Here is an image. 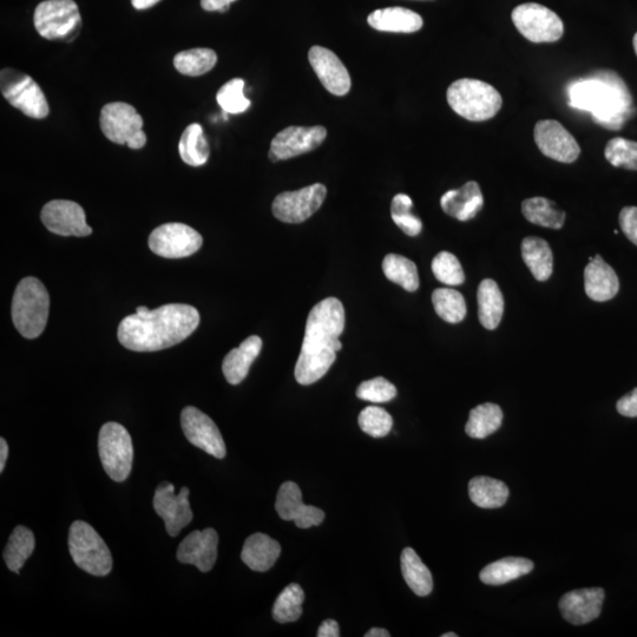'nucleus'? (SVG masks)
Wrapping results in <instances>:
<instances>
[{
  "instance_id": "nucleus-33",
  "label": "nucleus",
  "mask_w": 637,
  "mask_h": 637,
  "mask_svg": "<svg viewBox=\"0 0 637 637\" xmlns=\"http://www.w3.org/2000/svg\"><path fill=\"white\" fill-rule=\"evenodd\" d=\"M503 411L496 404L478 405L471 410L468 423L465 426L466 435L475 439H484L501 428Z\"/></svg>"
},
{
  "instance_id": "nucleus-43",
  "label": "nucleus",
  "mask_w": 637,
  "mask_h": 637,
  "mask_svg": "<svg viewBox=\"0 0 637 637\" xmlns=\"http://www.w3.org/2000/svg\"><path fill=\"white\" fill-rule=\"evenodd\" d=\"M359 426L366 435L382 438L392 430L393 419L390 413L378 406L366 407L359 415Z\"/></svg>"
},
{
  "instance_id": "nucleus-53",
  "label": "nucleus",
  "mask_w": 637,
  "mask_h": 637,
  "mask_svg": "<svg viewBox=\"0 0 637 637\" xmlns=\"http://www.w3.org/2000/svg\"><path fill=\"white\" fill-rule=\"evenodd\" d=\"M391 634L383 628H373L365 634V637H390Z\"/></svg>"
},
{
  "instance_id": "nucleus-27",
  "label": "nucleus",
  "mask_w": 637,
  "mask_h": 637,
  "mask_svg": "<svg viewBox=\"0 0 637 637\" xmlns=\"http://www.w3.org/2000/svg\"><path fill=\"white\" fill-rule=\"evenodd\" d=\"M281 554V545L268 535L256 533L249 536L242 549L241 560L248 568L259 573L271 569Z\"/></svg>"
},
{
  "instance_id": "nucleus-49",
  "label": "nucleus",
  "mask_w": 637,
  "mask_h": 637,
  "mask_svg": "<svg viewBox=\"0 0 637 637\" xmlns=\"http://www.w3.org/2000/svg\"><path fill=\"white\" fill-rule=\"evenodd\" d=\"M236 0H201V6L203 10L208 12L219 11L221 13L227 12L229 6Z\"/></svg>"
},
{
  "instance_id": "nucleus-11",
  "label": "nucleus",
  "mask_w": 637,
  "mask_h": 637,
  "mask_svg": "<svg viewBox=\"0 0 637 637\" xmlns=\"http://www.w3.org/2000/svg\"><path fill=\"white\" fill-rule=\"evenodd\" d=\"M511 18L516 29L530 42L553 43L563 36L562 19L541 4L527 3L517 6L512 11Z\"/></svg>"
},
{
  "instance_id": "nucleus-36",
  "label": "nucleus",
  "mask_w": 637,
  "mask_h": 637,
  "mask_svg": "<svg viewBox=\"0 0 637 637\" xmlns=\"http://www.w3.org/2000/svg\"><path fill=\"white\" fill-rule=\"evenodd\" d=\"M179 151L182 161L187 163L188 166L201 167L207 163L210 148L200 124H190L183 131L179 143Z\"/></svg>"
},
{
  "instance_id": "nucleus-10",
  "label": "nucleus",
  "mask_w": 637,
  "mask_h": 637,
  "mask_svg": "<svg viewBox=\"0 0 637 637\" xmlns=\"http://www.w3.org/2000/svg\"><path fill=\"white\" fill-rule=\"evenodd\" d=\"M0 90L5 100L25 116L43 120L50 113L49 103L34 78L15 69L0 72Z\"/></svg>"
},
{
  "instance_id": "nucleus-22",
  "label": "nucleus",
  "mask_w": 637,
  "mask_h": 637,
  "mask_svg": "<svg viewBox=\"0 0 637 637\" xmlns=\"http://www.w3.org/2000/svg\"><path fill=\"white\" fill-rule=\"evenodd\" d=\"M604 601L602 588L573 590L560 600L563 619L574 626L587 625L600 616Z\"/></svg>"
},
{
  "instance_id": "nucleus-17",
  "label": "nucleus",
  "mask_w": 637,
  "mask_h": 637,
  "mask_svg": "<svg viewBox=\"0 0 637 637\" xmlns=\"http://www.w3.org/2000/svg\"><path fill=\"white\" fill-rule=\"evenodd\" d=\"M41 219L43 225L57 235L83 238L93 233V229L85 220L84 209L74 201L48 202L42 209Z\"/></svg>"
},
{
  "instance_id": "nucleus-5",
  "label": "nucleus",
  "mask_w": 637,
  "mask_h": 637,
  "mask_svg": "<svg viewBox=\"0 0 637 637\" xmlns=\"http://www.w3.org/2000/svg\"><path fill=\"white\" fill-rule=\"evenodd\" d=\"M448 103L453 111L471 122L488 121L502 108V96L492 85L471 78L453 82L449 89Z\"/></svg>"
},
{
  "instance_id": "nucleus-35",
  "label": "nucleus",
  "mask_w": 637,
  "mask_h": 637,
  "mask_svg": "<svg viewBox=\"0 0 637 637\" xmlns=\"http://www.w3.org/2000/svg\"><path fill=\"white\" fill-rule=\"evenodd\" d=\"M524 218L534 225L561 229L566 221V213L557 209L555 203L545 197H533L522 203Z\"/></svg>"
},
{
  "instance_id": "nucleus-44",
  "label": "nucleus",
  "mask_w": 637,
  "mask_h": 637,
  "mask_svg": "<svg viewBox=\"0 0 637 637\" xmlns=\"http://www.w3.org/2000/svg\"><path fill=\"white\" fill-rule=\"evenodd\" d=\"M432 272L438 281L448 286L463 285L465 275L461 262L449 252H441L432 261Z\"/></svg>"
},
{
  "instance_id": "nucleus-19",
  "label": "nucleus",
  "mask_w": 637,
  "mask_h": 637,
  "mask_svg": "<svg viewBox=\"0 0 637 637\" xmlns=\"http://www.w3.org/2000/svg\"><path fill=\"white\" fill-rule=\"evenodd\" d=\"M275 510L284 521H292L300 529L318 527L325 520V512L302 502L298 484L286 482L281 485Z\"/></svg>"
},
{
  "instance_id": "nucleus-32",
  "label": "nucleus",
  "mask_w": 637,
  "mask_h": 637,
  "mask_svg": "<svg viewBox=\"0 0 637 637\" xmlns=\"http://www.w3.org/2000/svg\"><path fill=\"white\" fill-rule=\"evenodd\" d=\"M402 573L407 586L418 596H428L433 590L431 571L412 548H405L400 557Z\"/></svg>"
},
{
  "instance_id": "nucleus-9",
  "label": "nucleus",
  "mask_w": 637,
  "mask_h": 637,
  "mask_svg": "<svg viewBox=\"0 0 637 637\" xmlns=\"http://www.w3.org/2000/svg\"><path fill=\"white\" fill-rule=\"evenodd\" d=\"M100 124L102 133L111 142L134 150L142 149L147 144L143 118L133 105L123 102L104 105Z\"/></svg>"
},
{
  "instance_id": "nucleus-50",
  "label": "nucleus",
  "mask_w": 637,
  "mask_h": 637,
  "mask_svg": "<svg viewBox=\"0 0 637 637\" xmlns=\"http://www.w3.org/2000/svg\"><path fill=\"white\" fill-rule=\"evenodd\" d=\"M319 637H339V625L337 621L326 620L318 630Z\"/></svg>"
},
{
  "instance_id": "nucleus-30",
  "label": "nucleus",
  "mask_w": 637,
  "mask_h": 637,
  "mask_svg": "<svg viewBox=\"0 0 637 637\" xmlns=\"http://www.w3.org/2000/svg\"><path fill=\"white\" fill-rule=\"evenodd\" d=\"M524 264L538 281H547L554 271V256L547 241L529 236L522 242Z\"/></svg>"
},
{
  "instance_id": "nucleus-46",
  "label": "nucleus",
  "mask_w": 637,
  "mask_h": 637,
  "mask_svg": "<svg viewBox=\"0 0 637 637\" xmlns=\"http://www.w3.org/2000/svg\"><path fill=\"white\" fill-rule=\"evenodd\" d=\"M397 389L389 380L377 377L361 383L357 390V397L374 404L389 403L396 398Z\"/></svg>"
},
{
  "instance_id": "nucleus-42",
  "label": "nucleus",
  "mask_w": 637,
  "mask_h": 637,
  "mask_svg": "<svg viewBox=\"0 0 637 637\" xmlns=\"http://www.w3.org/2000/svg\"><path fill=\"white\" fill-rule=\"evenodd\" d=\"M413 201L406 194H398L393 197L391 205L392 220L402 231L409 236H417L422 232L423 222L412 214Z\"/></svg>"
},
{
  "instance_id": "nucleus-26",
  "label": "nucleus",
  "mask_w": 637,
  "mask_h": 637,
  "mask_svg": "<svg viewBox=\"0 0 637 637\" xmlns=\"http://www.w3.org/2000/svg\"><path fill=\"white\" fill-rule=\"evenodd\" d=\"M371 28L393 34H413L423 28V18L404 8H386L374 11L367 18Z\"/></svg>"
},
{
  "instance_id": "nucleus-3",
  "label": "nucleus",
  "mask_w": 637,
  "mask_h": 637,
  "mask_svg": "<svg viewBox=\"0 0 637 637\" xmlns=\"http://www.w3.org/2000/svg\"><path fill=\"white\" fill-rule=\"evenodd\" d=\"M567 94L570 107L588 111L597 124L609 130H620L634 115L633 97L614 71H599L571 82Z\"/></svg>"
},
{
  "instance_id": "nucleus-52",
  "label": "nucleus",
  "mask_w": 637,
  "mask_h": 637,
  "mask_svg": "<svg viewBox=\"0 0 637 637\" xmlns=\"http://www.w3.org/2000/svg\"><path fill=\"white\" fill-rule=\"evenodd\" d=\"M160 2L161 0H131V4H133L136 10H147L153 8V6Z\"/></svg>"
},
{
  "instance_id": "nucleus-13",
  "label": "nucleus",
  "mask_w": 637,
  "mask_h": 637,
  "mask_svg": "<svg viewBox=\"0 0 637 637\" xmlns=\"http://www.w3.org/2000/svg\"><path fill=\"white\" fill-rule=\"evenodd\" d=\"M327 189L321 183L275 197L272 210L275 218L285 223H301L317 213L326 199Z\"/></svg>"
},
{
  "instance_id": "nucleus-40",
  "label": "nucleus",
  "mask_w": 637,
  "mask_h": 637,
  "mask_svg": "<svg viewBox=\"0 0 637 637\" xmlns=\"http://www.w3.org/2000/svg\"><path fill=\"white\" fill-rule=\"evenodd\" d=\"M305 601L304 590L297 583H292L281 591L273 607V619L279 623L298 621L302 615V603Z\"/></svg>"
},
{
  "instance_id": "nucleus-38",
  "label": "nucleus",
  "mask_w": 637,
  "mask_h": 637,
  "mask_svg": "<svg viewBox=\"0 0 637 637\" xmlns=\"http://www.w3.org/2000/svg\"><path fill=\"white\" fill-rule=\"evenodd\" d=\"M216 62L218 55L214 50L200 48L179 52L174 58V67L182 75L197 77L207 74Z\"/></svg>"
},
{
  "instance_id": "nucleus-8",
  "label": "nucleus",
  "mask_w": 637,
  "mask_h": 637,
  "mask_svg": "<svg viewBox=\"0 0 637 637\" xmlns=\"http://www.w3.org/2000/svg\"><path fill=\"white\" fill-rule=\"evenodd\" d=\"M98 451L105 474L115 482L126 481L134 461L133 441L127 429L114 422L104 424L98 435Z\"/></svg>"
},
{
  "instance_id": "nucleus-14",
  "label": "nucleus",
  "mask_w": 637,
  "mask_h": 637,
  "mask_svg": "<svg viewBox=\"0 0 637 637\" xmlns=\"http://www.w3.org/2000/svg\"><path fill=\"white\" fill-rule=\"evenodd\" d=\"M181 425L190 444L215 458L223 459L226 457V444L221 432L206 413L194 406H188L182 411Z\"/></svg>"
},
{
  "instance_id": "nucleus-2",
  "label": "nucleus",
  "mask_w": 637,
  "mask_h": 637,
  "mask_svg": "<svg viewBox=\"0 0 637 637\" xmlns=\"http://www.w3.org/2000/svg\"><path fill=\"white\" fill-rule=\"evenodd\" d=\"M344 330L345 310L340 300L327 298L312 308L294 371L300 385L317 383L330 371L343 347L339 338Z\"/></svg>"
},
{
  "instance_id": "nucleus-4",
  "label": "nucleus",
  "mask_w": 637,
  "mask_h": 637,
  "mask_svg": "<svg viewBox=\"0 0 637 637\" xmlns=\"http://www.w3.org/2000/svg\"><path fill=\"white\" fill-rule=\"evenodd\" d=\"M50 297L47 288L36 278L19 282L12 300V321L26 339H36L45 330L49 318Z\"/></svg>"
},
{
  "instance_id": "nucleus-37",
  "label": "nucleus",
  "mask_w": 637,
  "mask_h": 637,
  "mask_svg": "<svg viewBox=\"0 0 637 637\" xmlns=\"http://www.w3.org/2000/svg\"><path fill=\"white\" fill-rule=\"evenodd\" d=\"M385 277L407 292H416L419 288V275L415 262L398 254H389L383 261Z\"/></svg>"
},
{
  "instance_id": "nucleus-16",
  "label": "nucleus",
  "mask_w": 637,
  "mask_h": 637,
  "mask_svg": "<svg viewBox=\"0 0 637 637\" xmlns=\"http://www.w3.org/2000/svg\"><path fill=\"white\" fill-rule=\"evenodd\" d=\"M188 497V488H182L180 494L175 495L174 485L169 482L161 483L155 491L154 509L162 517L167 533L172 537L179 535L193 521Z\"/></svg>"
},
{
  "instance_id": "nucleus-28",
  "label": "nucleus",
  "mask_w": 637,
  "mask_h": 637,
  "mask_svg": "<svg viewBox=\"0 0 637 637\" xmlns=\"http://www.w3.org/2000/svg\"><path fill=\"white\" fill-rule=\"evenodd\" d=\"M533 569L534 562L528 558L505 557L488 564L479 574V579L488 586H503L530 574Z\"/></svg>"
},
{
  "instance_id": "nucleus-48",
  "label": "nucleus",
  "mask_w": 637,
  "mask_h": 637,
  "mask_svg": "<svg viewBox=\"0 0 637 637\" xmlns=\"http://www.w3.org/2000/svg\"><path fill=\"white\" fill-rule=\"evenodd\" d=\"M616 409L621 416L630 418L637 417V387L617 402Z\"/></svg>"
},
{
  "instance_id": "nucleus-15",
  "label": "nucleus",
  "mask_w": 637,
  "mask_h": 637,
  "mask_svg": "<svg viewBox=\"0 0 637 637\" xmlns=\"http://www.w3.org/2000/svg\"><path fill=\"white\" fill-rule=\"evenodd\" d=\"M324 127H288L274 137L269 150V160L279 162L310 153L326 140Z\"/></svg>"
},
{
  "instance_id": "nucleus-47",
  "label": "nucleus",
  "mask_w": 637,
  "mask_h": 637,
  "mask_svg": "<svg viewBox=\"0 0 637 637\" xmlns=\"http://www.w3.org/2000/svg\"><path fill=\"white\" fill-rule=\"evenodd\" d=\"M620 226L627 238L637 246V207H626L621 210Z\"/></svg>"
},
{
  "instance_id": "nucleus-20",
  "label": "nucleus",
  "mask_w": 637,
  "mask_h": 637,
  "mask_svg": "<svg viewBox=\"0 0 637 637\" xmlns=\"http://www.w3.org/2000/svg\"><path fill=\"white\" fill-rule=\"evenodd\" d=\"M311 67L325 89L336 96H345L351 90V77L343 62L331 50L313 47L308 52Z\"/></svg>"
},
{
  "instance_id": "nucleus-12",
  "label": "nucleus",
  "mask_w": 637,
  "mask_h": 637,
  "mask_svg": "<svg viewBox=\"0 0 637 637\" xmlns=\"http://www.w3.org/2000/svg\"><path fill=\"white\" fill-rule=\"evenodd\" d=\"M203 244L202 236L185 223H166L149 236L151 252L166 259H181L193 255Z\"/></svg>"
},
{
  "instance_id": "nucleus-34",
  "label": "nucleus",
  "mask_w": 637,
  "mask_h": 637,
  "mask_svg": "<svg viewBox=\"0 0 637 637\" xmlns=\"http://www.w3.org/2000/svg\"><path fill=\"white\" fill-rule=\"evenodd\" d=\"M36 547L35 536L32 531L26 527L19 525L9 538L8 544L4 551V561L6 566L13 571V573L19 574V571L24 567L28 558L34 553Z\"/></svg>"
},
{
  "instance_id": "nucleus-55",
  "label": "nucleus",
  "mask_w": 637,
  "mask_h": 637,
  "mask_svg": "<svg viewBox=\"0 0 637 637\" xmlns=\"http://www.w3.org/2000/svg\"><path fill=\"white\" fill-rule=\"evenodd\" d=\"M442 637H457V634L455 633H448V634H443Z\"/></svg>"
},
{
  "instance_id": "nucleus-1",
  "label": "nucleus",
  "mask_w": 637,
  "mask_h": 637,
  "mask_svg": "<svg viewBox=\"0 0 637 637\" xmlns=\"http://www.w3.org/2000/svg\"><path fill=\"white\" fill-rule=\"evenodd\" d=\"M199 324L200 314L193 306L169 304L154 311L140 306L121 321L117 336L130 351L156 352L182 343Z\"/></svg>"
},
{
  "instance_id": "nucleus-29",
  "label": "nucleus",
  "mask_w": 637,
  "mask_h": 637,
  "mask_svg": "<svg viewBox=\"0 0 637 637\" xmlns=\"http://www.w3.org/2000/svg\"><path fill=\"white\" fill-rule=\"evenodd\" d=\"M477 300L479 321L487 330H496L504 313V298L496 281L483 280L478 287Z\"/></svg>"
},
{
  "instance_id": "nucleus-6",
  "label": "nucleus",
  "mask_w": 637,
  "mask_h": 637,
  "mask_svg": "<svg viewBox=\"0 0 637 637\" xmlns=\"http://www.w3.org/2000/svg\"><path fill=\"white\" fill-rule=\"evenodd\" d=\"M69 551L76 566L93 576H107L113 569L108 545L90 524L76 521L69 531Z\"/></svg>"
},
{
  "instance_id": "nucleus-23",
  "label": "nucleus",
  "mask_w": 637,
  "mask_h": 637,
  "mask_svg": "<svg viewBox=\"0 0 637 637\" xmlns=\"http://www.w3.org/2000/svg\"><path fill=\"white\" fill-rule=\"evenodd\" d=\"M483 205L482 190L475 181L465 183L462 188L449 190L441 199L444 212L462 222L474 219L481 212Z\"/></svg>"
},
{
  "instance_id": "nucleus-24",
  "label": "nucleus",
  "mask_w": 637,
  "mask_h": 637,
  "mask_svg": "<svg viewBox=\"0 0 637 637\" xmlns=\"http://www.w3.org/2000/svg\"><path fill=\"white\" fill-rule=\"evenodd\" d=\"M584 287L591 300L604 302L616 297L620 281L614 269L600 255H596L584 269Z\"/></svg>"
},
{
  "instance_id": "nucleus-7",
  "label": "nucleus",
  "mask_w": 637,
  "mask_h": 637,
  "mask_svg": "<svg viewBox=\"0 0 637 637\" xmlns=\"http://www.w3.org/2000/svg\"><path fill=\"white\" fill-rule=\"evenodd\" d=\"M34 23L38 34L48 41L72 42L82 29L74 0H45L35 10Z\"/></svg>"
},
{
  "instance_id": "nucleus-25",
  "label": "nucleus",
  "mask_w": 637,
  "mask_h": 637,
  "mask_svg": "<svg viewBox=\"0 0 637 637\" xmlns=\"http://www.w3.org/2000/svg\"><path fill=\"white\" fill-rule=\"evenodd\" d=\"M262 350V340L258 336L248 337L239 347L229 352L223 360L222 371L227 382L239 385L244 382L254 360Z\"/></svg>"
},
{
  "instance_id": "nucleus-41",
  "label": "nucleus",
  "mask_w": 637,
  "mask_h": 637,
  "mask_svg": "<svg viewBox=\"0 0 637 637\" xmlns=\"http://www.w3.org/2000/svg\"><path fill=\"white\" fill-rule=\"evenodd\" d=\"M244 89L245 81L241 78H234L219 90L216 101L226 114L239 115L251 107L252 103L245 96Z\"/></svg>"
},
{
  "instance_id": "nucleus-21",
  "label": "nucleus",
  "mask_w": 637,
  "mask_h": 637,
  "mask_svg": "<svg viewBox=\"0 0 637 637\" xmlns=\"http://www.w3.org/2000/svg\"><path fill=\"white\" fill-rule=\"evenodd\" d=\"M218 544L219 535L214 529L195 530L180 544L177 560L183 564H193L202 573H208L218 558Z\"/></svg>"
},
{
  "instance_id": "nucleus-51",
  "label": "nucleus",
  "mask_w": 637,
  "mask_h": 637,
  "mask_svg": "<svg viewBox=\"0 0 637 637\" xmlns=\"http://www.w3.org/2000/svg\"><path fill=\"white\" fill-rule=\"evenodd\" d=\"M8 456H9L8 443H6L4 438H0V472L4 471L6 461H8Z\"/></svg>"
},
{
  "instance_id": "nucleus-31",
  "label": "nucleus",
  "mask_w": 637,
  "mask_h": 637,
  "mask_svg": "<svg viewBox=\"0 0 637 637\" xmlns=\"http://www.w3.org/2000/svg\"><path fill=\"white\" fill-rule=\"evenodd\" d=\"M469 496L472 503L482 509L503 507L509 498V489L503 482L491 477L479 476L469 483Z\"/></svg>"
},
{
  "instance_id": "nucleus-45",
  "label": "nucleus",
  "mask_w": 637,
  "mask_h": 637,
  "mask_svg": "<svg viewBox=\"0 0 637 637\" xmlns=\"http://www.w3.org/2000/svg\"><path fill=\"white\" fill-rule=\"evenodd\" d=\"M604 156L614 167L637 170V142L616 137L608 142Z\"/></svg>"
},
{
  "instance_id": "nucleus-54",
  "label": "nucleus",
  "mask_w": 637,
  "mask_h": 637,
  "mask_svg": "<svg viewBox=\"0 0 637 637\" xmlns=\"http://www.w3.org/2000/svg\"><path fill=\"white\" fill-rule=\"evenodd\" d=\"M633 44H634V49H635V52H636V55H637V34L634 36Z\"/></svg>"
},
{
  "instance_id": "nucleus-18",
  "label": "nucleus",
  "mask_w": 637,
  "mask_h": 637,
  "mask_svg": "<svg viewBox=\"0 0 637 637\" xmlns=\"http://www.w3.org/2000/svg\"><path fill=\"white\" fill-rule=\"evenodd\" d=\"M535 142L542 154L562 163H573L581 154L575 137L555 120H543L536 124Z\"/></svg>"
},
{
  "instance_id": "nucleus-39",
  "label": "nucleus",
  "mask_w": 637,
  "mask_h": 637,
  "mask_svg": "<svg viewBox=\"0 0 637 637\" xmlns=\"http://www.w3.org/2000/svg\"><path fill=\"white\" fill-rule=\"evenodd\" d=\"M432 304L438 317L446 323L458 324L466 317L465 299L452 288H438L432 294Z\"/></svg>"
}]
</instances>
